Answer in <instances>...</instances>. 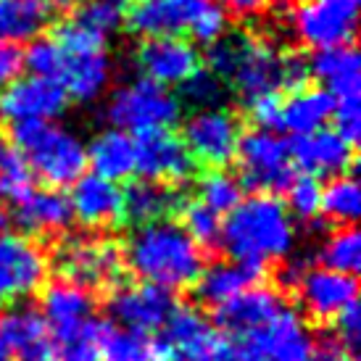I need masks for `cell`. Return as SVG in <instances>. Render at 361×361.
Returning <instances> with one entry per match:
<instances>
[{"label": "cell", "instance_id": "5b68a950", "mask_svg": "<svg viewBox=\"0 0 361 361\" xmlns=\"http://www.w3.org/2000/svg\"><path fill=\"white\" fill-rule=\"evenodd\" d=\"M124 21L140 37H180L211 45L227 32V11L216 0H132Z\"/></svg>", "mask_w": 361, "mask_h": 361}, {"label": "cell", "instance_id": "7a4b0ae2", "mask_svg": "<svg viewBox=\"0 0 361 361\" xmlns=\"http://www.w3.org/2000/svg\"><path fill=\"white\" fill-rule=\"evenodd\" d=\"M295 245V224L288 206L269 192H256L240 201L221 221V248L232 261L267 267L285 259Z\"/></svg>", "mask_w": 361, "mask_h": 361}, {"label": "cell", "instance_id": "7dc6e473", "mask_svg": "<svg viewBox=\"0 0 361 361\" xmlns=\"http://www.w3.org/2000/svg\"><path fill=\"white\" fill-rule=\"evenodd\" d=\"M221 8L235 13V16H259L261 11H267L274 0H216Z\"/></svg>", "mask_w": 361, "mask_h": 361}, {"label": "cell", "instance_id": "4fadbf2b", "mask_svg": "<svg viewBox=\"0 0 361 361\" xmlns=\"http://www.w3.org/2000/svg\"><path fill=\"white\" fill-rule=\"evenodd\" d=\"M240 121L224 106L195 111L185 121V148L192 156V161H201L209 169H224L240 142Z\"/></svg>", "mask_w": 361, "mask_h": 361}, {"label": "cell", "instance_id": "f1b7e54d", "mask_svg": "<svg viewBox=\"0 0 361 361\" xmlns=\"http://www.w3.org/2000/svg\"><path fill=\"white\" fill-rule=\"evenodd\" d=\"M87 164L92 166V174L111 182L130 180L135 174V137L121 130L95 135L87 145Z\"/></svg>", "mask_w": 361, "mask_h": 361}, {"label": "cell", "instance_id": "ee69618b", "mask_svg": "<svg viewBox=\"0 0 361 361\" xmlns=\"http://www.w3.org/2000/svg\"><path fill=\"white\" fill-rule=\"evenodd\" d=\"M335 332H338V338H341V345H345L351 353H356L359 348V338H361V314H359V306L351 303L345 311H341L338 317H335Z\"/></svg>", "mask_w": 361, "mask_h": 361}, {"label": "cell", "instance_id": "8d00e7d4", "mask_svg": "<svg viewBox=\"0 0 361 361\" xmlns=\"http://www.w3.org/2000/svg\"><path fill=\"white\" fill-rule=\"evenodd\" d=\"M201 203L216 214H230L243 201V182L227 169H209L198 182Z\"/></svg>", "mask_w": 361, "mask_h": 361}, {"label": "cell", "instance_id": "ac0fdd59", "mask_svg": "<svg viewBox=\"0 0 361 361\" xmlns=\"http://www.w3.org/2000/svg\"><path fill=\"white\" fill-rule=\"evenodd\" d=\"M174 295L171 290H164L151 282H137V285H116L111 293L109 311L119 327L137 332L161 330L164 322L169 319L174 311Z\"/></svg>", "mask_w": 361, "mask_h": 361}, {"label": "cell", "instance_id": "484cf974", "mask_svg": "<svg viewBox=\"0 0 361 361\" xmlns=\"http://www.w3.org/2000/svg\"><path fill=\"white\" fill-rule=\"evenodd\" d=\"M359 53L351 42L348 45H332L314 53L309 61V74L324 85L335 101L341 98H356L359 95Z\"/></svg>", "mask_w": 361, "mask_h": 361}, {"label": "cell", "instance_id": "ab89813d", "mask_svg": "<svg viewBox=\"0 0 361 361\" xmlns=\"http://www.w3.org/2000/svg\"><path fill=\"white\" fill-rule=\"evenodd\" d=\"M182 98L180 103H188L195 111L201 109H214V106H221L224 101V90L227 85L214 74V71H203L198 69L188 82H182Z\"/></svg>", "mask_w": 361, "mask_h": 361}, {"label": "cell", "instance_id": "d6986e66", "mask_svg": "<svg viewBox=\"0 0 361 361\" xmlns=\"http://www.w3.org/2000/svg\"><path fill=\"white\" fill-rule=\"evenodd\" d=\"M293 166L309 177H343L356 164V145L343 140L335 130H317L309 135H295L290 142Z\"/></svg>", "mask_w": 361, "mask_h": 361}, {"label": "cell", "instance_id": "9c48e42d", "mask_svg": "<svg viewBox=\"0 0 361 361\" xmlns=\"http://www.w3.org/2000/svg\"><path fill=\"white\" fill-rule=\"evenodd\" d=\"M161 330V361H232V343L192 306H174Z\"/></svg>", "mask_w": 361, "mask_h": 361}, {"label": "cell", "instance_id": "cb8c5ba5", "mask_svg": "<svg viewBox=\"0 0 361 361\" xmlns=\"http://www.w3.org/2000/svg\"><path fill=\"white\" fill-rule=\"evenodd\" d=\"M13 219L27 235H56L66 230L74 216L66 192L59 188H32L19 203H13Z\"/></svg>", "mask_w": 361, "mask_h": 361}, {"label": "cell", "instance_id": "6da1fadb", "mask_svg": "<svg viewBox=\"0 0 361 361\" xmlns=\"http://www.w3.org/2000/svg\"><path fill=\"white\" fill-rule=\"evenodd\" d=\"M30 74L56 82L66 98L90 103L109 87L111 61L106 40L66 19L51 37H37L21 56Z\"/></svg>", "mask_w": 361, "mask_h": 361}, {"label": "cell", "instance_id": "7402d4cb", "mask_svg": "<svg viewBox=\"0 0 361 361\" xmlns=\"http://www.w3.org/2000/svg\"><path fill=\"white\" fill-rule=\"evenodd\" d=\"M71 216L90 227V230H109L119 227L121 221V190L116 182L98 177V174H82L74 182L69 195Z\"/></svg>", "mask_w": 361, "mask_h": 361}, {"label": "cell", "instance_id": "e575fe53", "mask_svg": "<svg viewBox=\"0 0 361 361\" xmlns=\"http://www.w3.org/2000/svg\"><path fill=\"white\" fill-rule=\"evenodd\" d=\"M322 264L332 271H343V274H356L361 269V238L359 230L348 224V227H338L330 238L322 245Z\"/></svg>", "mask_w": 361, "mask_h": 361}, {"label": "cell", "instance_id": "f6af8a7d", "mask_svg": "<svg viewBox=\"0 0 361 361\" xmlns=\"http://www.w3.org/2000/svg\"><path fill=\"white\" fill-rule=\"evenodd\" d=\"M21 66H24V61H21L19 48L8 45V42H0V90L19 77Z\"/></svg>", "mask_w": 361, "mask_h": 361}, {"label": "cell", "instance_id": "7bdbcfd3", "mask_svg": "<svg viewBox=\"0 0 361 361\" xmlns=\"http://www.w3.org/2000/svg\"><path fill=\"white\" fill-rule=\"evenodd\" d=\"M251 119L256 124V130H269L280 132L282 130V98L280 92H271L264 98H256L253 103H248Z\"/></svg>", "mask_w": 361, "mask_h": 361}, {"label": "cell", "instance_id": "4dcf8cb0", "mask_svg": "<svg viewBox=\"0 0 361 361\" xmlns=\"http://www.w3.org/2000/svg\"><path fill=\"white\" fill-rule=\"evenodd\" d=\"M51 21L42 0H0V42L19 45L37 40Z\"/></svg>", "mask_w": 361, "mask_h": 361}, {"label": "cell", "instance_id": "3957f363", "mask_svg": "<svg viewBox=\"0 0 361 361\" xmlns=\"http://www.w3.org/2000/svg\"><path fill=\"white\" fill-rule=\"evenodd\" d=\"M124 264L142 282L164 290L192 288L203 271V248H198L180 224L164 219L140 224L124 248Z\"/></svg>", "mask_w": 361, "mask_h": 361}, {"label": "cell", "instance_id": "d590c367", "mask_svg": "<svg viewBox=\"0 0 361 361\" xmlns=\"http://www.w3.org/2000/svg\"><path fill=\"white\" fill-rule=\"evenodd\" d=\"M322 214L330 221L348 227L359 216V182L343 174L332 177L327 188H322Z\"/></svg>", "mask_w": 361, "mask_h": 361}, {"label": "cell", "instance_id": "ffe728a7", "mask_svg": "<svg viewBox=\"0 0 361 361\" xmlns=\"http://www.w3.org/2000/svg\"><path fill=\"white\" fill-rule=\"evenodd\" d=\"M295 290L301 298L303 311L314 322H335V317L356 303V280L351 274L332 271L327 267L319 269H303L295 282Z\"/></svg>", "mask_w": 361, "mask_h": 361}, {"label": "cell", "instance_id": "603a6c76", "mask_svg": "<svg viewBox=\"0 0 361 361\" xmlns=\"http://www.w3.org/2000/svg\"><path fill=\"white\" fill-rule=\"evenodd\" d=\"M288 303L277 290L271 288H248L240 295H235L232 301L216 309L214 324L224 330L232 338H240L245 332L261 327L264 322H269L274 314H280Z\"/></svg>", "mask_w": 361, "mask_h": 361}, {"label": "cell", "instance_id": "74e56055", "mask_svg": "<svg viewBox=\"0 0 361 361\" xmlns=\"http://www.w3.org/2000/svg\"><path fill=\"white\" fill-rule=\"evenodd\" d=\"M182 230L192 238L198 248H221V214L211 211L201 201L182 203Z\"/></svg>", "mask_w": 361, "mask_h": 361}, {"label": "cell", "instance_id": "e0dca14e", "mask_svg": "<svg viewBox=\"0 0 361 361\" xmlns=\"http://www.w3.org/2000/svg\"><path fill=\"white\" fill-rule=\"evenodd\" d=\"M192 166V156L171 130L140 132L135 137V171H140L142 180L177 185L190 177Z\"/></svg>", "mask_w": 361, "mask_h": 361}, {"label": "cell", "instance_id": "f907efd6", "mask_svg": "<svg viewBox=\"0 0 361 361\" xmlns=\"http://www.w3.org/2000/svg\"><path fill=\"white\" fill-rule=\"evenodd\" d=\"M0 361H13V359H11V353L6 351V348H3V345H0Z\"/></svg>", "mask_w": 361, "mask_h": 361}, {"label": "cell", "instance_id": "8fae6325", "mask_svg": "<svg viewBox=\"0 0 361 361\" xmlns=\"http://www.w3.org/2000/svg\"><path fill=\"white\" fill-rule=\"evenodd\" d=\"M56 269L63 282L77 288H116L124 274V253L106 238H74L56 253Z\"/></svg>", "mask_w": 361, "mask_h": 361}, {"label": "cell", "instance_id": "60d3db41", "mask_svg": "<svg viewBox=\"0 0 361 361\" xmlns=\"http://www.w3.org/2000/svg\"><path fill=\"white\" fill-rule=\"evenodd\" d=\"M288 211L301 221H317L322 214V185L317 177L303 174L288 185Z\"/></svg>", "mask_w": 361, "mask_h": 361}, {"label": "cell", "instance_id": "7c38bea8", "mask_svg": "<svg viewBox=\"0 0 361 361\" xmlns=\"http://www.w3.org/2000/svg\"><path fill=\"white\" fill-rule=\"evenodd\" d=\"M361 0H303L295 6L290 27L295 37L314 51L348 45L356 35Z\"/></svg>", "mask_w": 361, "mask_h": 361}, {"label": "cell", "instance_id": "ba28073f", "mask_svg": "<svg viewBox=\"0 0 361 361\" xmlns=\"http://www.w3.org/2000/svg\"><path fill=\"white\" fill-rule=\"evenodd\" d=\"M311 348L314 341L303 317L285 306L261 327L235 338L232 361H306Z\"/></svg>", "mask_w": 361, "mask_h": 361}, {"label": "cell", "instance_id": "44dd1931", "mask_svg": "<svg viewBox=\"0 0 361 361\" xmlns=\"http://www.w3.org/2000/svg\"><path fill=\"white\" fill-rule=\"evenodd\" d=\"M0 345L13 361H59L48 324L32 306H13L0 314Z\"/></svg>", "mask_w": 361, "mask_h": 361}, {"label": "cell", "instance_id": "f35d334b", "mask_svg": "<svg viewBox=\"0 0 361 361\" xmlns=\"http://www.w3.org/2000/svg\"><path fill=\"white\" fill-rule=\"evenodd\" d=\"M71 21L95 37L109 40V35H114L124 21V6H121V0H87L74 11Z\"/></svg>", "mask_w": 361, "mask_h": 361}, {"label": "cell", "instance_id": "4316f807", "mask_svg": "<svg viewBox=\"0 0 361 361\" xmlns=\"http://www.w3.org/2000/svg\"><path fill=\"white\" fill-rule=\"evenodd\" d=\"M264 269L253 267V264H243V261H219L211 264L209 269L201 271V277L195 280V295L198 301L206 306L219 309L227 301H232L235 295H240L248 288H256V282L261 280Z\"/></svg>", "mask_w": 361, "mask_h": 361}, {"label": "cell", "instance_id": "52a82bcc", "mask_svg": "<svg viewBox=\"0 0 361 361\" xmlns=\"http://www.w3.org/2000/svg\"><path fill=\"white\" fill-rule=\"evenodd\" d=\"M106 116L114 124V130L130 132V135L171 130L182 116V103L166 87L140 77L111 95Z\"/></svg>", "mask_w": 361, "mask_h": 361}, {"label": "cell", "instance_id": "b9f144b4", "mask_svg": "<svg viewBox=\"0 0 361 361\" xmlns=\"http://www.w3.org/2000/svg\"><path fill=\"white\" fill-rule=\"evenodd\" d=\"M332 121H335V132L341 135L343 140H348L351 145H356V142H359V135H361L359 95H356V98H341V101H335Z\"/></svg>", "mask_w": 361, "mask_h": 361}, {"label": "cell", "instance_id": "83f0119b", "mask_svg": "<svg viewBox=\"0 0 361 361\" xmlns=\"http://www.w3.org/2000/svg\"><path fill=\"white\" fill-rule=\"evenodd\" d=\"M92 309H95V301H92L90 290L77 288L71 282H53L42 290L40 314L45 324L53 327V332H63L92 319Z\"/></svg>", "mask_w": 361, "mask_h": 361}, {"label": "cell", "instance_id": "d6a6232c", "mask_svg": "<svg viewBox=\"0 0 361 361\" xmlns=\"http://www.w3.org/2000/svg\"><path fill=\"white\" fill-rule=\"evenodd\" d=\"M106 322L87 319L63 332H53L59 361H101V335Z\"/></svg>", "mask_w": 361, "mask_h": 361}, {"label": "cell", "instance_id": "5bb4252c", "mask_svg": "<svg viewBox=\"0 0 361 361\" xmlns=\"http://www.w3.org/2000/svg\"><path fill=\"white\" fill-rule=\"evenodd\" d=\"M48 256L27 235H0V301H21L48 280Z\"/></svg>", "mask_w": 361, "mask_h": 361}, {"label": "cell", "instance_id": "f546056e", "mask_svg": "<svg viewBox=\"0 0 361 361\" xmlns=\"http://www.w3.org/2000/svg\"><path fill=\"white\" fill-rule=\"evenodd\" d=\"M335 98L324 87H301L293 90L288 101H282V130L295 135L324 130V124L332 119Z\"/></svg>", "mask_w": 361, "mask_h": 361}, {"label": "cell", "instance_id": "277c9868", "mask_svg": "<svg viewBox=\"0 0 361 361\" xmlns=\"http://www.w3.org/2000/svg\"><path fill=\"white\" fill-rule=\"evenodd\" d=\"M206 61L209 71L221 82H230L243 103H253L285 87V53L253 35L224 32L209 45Z\"/></svg>", "mask_w": 361, "mask_h": 361}, {"label": "cell", "instance_id": "836d02e7", "mask_svg": "<svg viewBox=\"0 0 361 361\" xmlns=\"http://www.w3.org/2000/svg\"><path fill=\"white\" fill-rule=\"evenodd\" d=\"M32 182H35V174L27 159L16 151L13 142L0 135V201L19 203L35 188Z\"/></svg>", "mask_w": 361, "mask_h": 361}, {"label": "cell", "instance_id": "1f68e13d", "mask_svg": "<svg viewBox=\"0 0 361 361\" xmlns=\"http://www.w3.org/2000/svg\"><path fill=\"white\" fill-rule=\"evenodd\" d=\"M101 361H161V351L148 332L106 322L101 335Z\"/></svg>", "mask_w": 361, "mask_h": 361}, {"label": "cell", "instance_id": "2e32d148", "mask_svg": "<svg viewBox=\"0 0 361 361\" xmlns=\"http://www.w3.org/2000/svg\"><path fill=\"white\" fill-rule=\"evenodd\" d=\"M135 63L145 80L161 87H180L201 69V53L185 37H142Z\"/></svg>", "mask_w": 361, "mask_h": 361}, {"label": "cell", "instance_id": "8992f818", "mask_svg": "<svg viewBox=\"0 0 361 361\" xmlns=\"http://www.w3.org/2000/svg\"><path fill=\"white\" fill-rule=\"evenodd\" d=\"M11 140L27 159L32 174L51 188H66L87 169V145L56 121H24L11 127Z\"/></svg>", "mask_w": 361, "mask_h": 361}, {"label": "cell", "instance_id": "681fc988", "mask_svg": "<svg viewBox=\"0 0 361 361\" xmlns=\"http://www.w3.org/2000/svg\"><path fill=\"white\" fill-rule=\"evenodd\" d=\"M6 224H8V216L0 211V235H6Z\"/></svg>", "mask_w": 361, "mask_h": 361}, {"label": "cell", "instance_id": "c3c4849f", "mask_svg": "<svg viewBox=\"0 0 361 361\" xmlns=\"http://www.w3.org/2000/svg\"><path fill=\"white\" fill-rule=\"evenodd\" d=\"M48 8H74V6H80L82 0H42Z\"/></svg>", "mask_w": 361, "mask_h": 361}, {"label": "cell", "instance_id": "30bf717a", "mask_svg": "<svg viewBox=\"0 0 361 361\" xmlns=\"http://www.w3.org/2000/svg\"><path fill=\"white\" fill-rule=\"evenodd\" d=\"M238 166H240L243 185H248L256 192H280L288 190L295 177V166L290 159L288 140H282L277 132L251 130L240 135L238 142Z\"/></svg>", "mask_w": 361, "mask_h": 361}, {"label": "cell", "instance_id": "d4e9b609", "mask_svg": "<svg viewBox=\"0 0 361 361\" xmlns=\"http://www.w3.org/2000/svg\"><path fill=\"white\" fill-rule=\"evenodd\" d=\"M185 195L174 190L171 185H159V182H132L130 188L121 190V221L130 224H151V221H164L169 214H180Z\"/></svg>", "mask_w": 361, "mask_h": 361}, {"label": "cell", "instance_id": "9a60e30c", "mask_svg": "<svg viewBox=\"0 0 361 361\" xmlns=\"http://www.w3.org/2000/svg\"><path fill=\"white\" fill-rule=\"evenodd\" d=\"M69 106L66 92L56 82L42 77H16L0 90V121L24 124V121H53Z\"/></svg>", "mask_w": 361, "mask_h": 361}, {"label": "cell", "instance_id": "bcb514c9", "mask_svg": "<svg viewBox=\"0 0 361 361\" xmlns=\"http://www.w3.org/2000/svg\"><path fill=\"white\" fill-rule=\"evenodd\" d=\"M306 361H356V359H353V353L348 351L345 345H341L338 341H324L311 348Z\"/></svg>", "mask_w": 361, "mask_h": 361}]
</instances>
